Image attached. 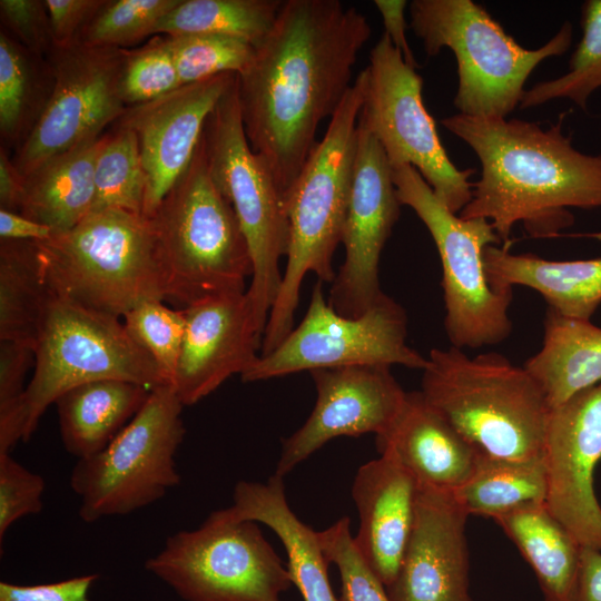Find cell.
I'll return each instance as SVG.
<instances>
[{"label": "cell", "mask_w": 601, "mask_h": 601, "mask_svg": "<svg viewBox=\"0 0 601 601\" xmlns=\"http://www.w3.org/2000/svg\"><path fill=\"white\" fill-rule=\"evenodd\" d=\"M371 33L366 17L338 0H284L272 30L236 75L246 137L283 198L318 142L319 124L352 87Z\"/></svg>", "instance_id": "1"}, {"label": "cell", "mask_w": 601, "mask_h": 601, "mask_svg": "<svg viewBox=\"0 0 601 601\" xmlns=\"http://www.w3.org/2000/svg\"><path fill=\"white\" fill-rule=\"evenodd\" d=\"M562 114L548 128L522 119L456 114L441 124L481 164L462 218H485L503 244L521 223L531 237L559 236L574 223L570 208H601V155H588L563 134Z\"/></svg>", "instance_id": "2"}, {"label": "cell", "mask_w": 601, "mask_h": 601, "mask_svg": "<svg viewBox=\"0 0 601 601\" xmlns=\"http://www.w3.org/2000/svg\"><path fill=\"white\" fill-rule=\"evenodd\" d=\"M366 86L365 68L331 117L324 137L284 198L289 224L287 260L262 337L260 355L270 353L294 328L305 276L314 273L322 283H333L336 276L332 263L342 243Z\"/></svg>", "instance_id": "3"}, {"label": "cell", "mask_w": 601, "mask_h": 601, "mask_svg": "<svg viewBox=\"0 0 601 601\" xmlns=\"http://www.w3.org/2000/svg\"><path fill=\"white\" fill-rule=\"evenodd\" d=\"M421 392L483 454L504 460L543 455L550 406L526 370L504 355L470 357L455 346L433 348Z\"/></svg>", "instance_id": "4"}, {"label": "cell", "mask_w": 601, "mask_h": 601, "mask_svg": "<svg viewBox=\"0 0 601 601\" xmlns=\"http://www.w3.org/2000/svg\"><path fill=\"white\" fill-rule=\"evenodd\" d=\"M165 302L181 308L244 293L253 275L249 247L230 203L215 186L204 140L191 162L149 217Z\"/></svg>", "instance_id": "5"}, {"label": "cell", "mask_w": 601, "mask_h": 601, "mask_svg": "<svg viewBox=\"0 0 601 601\" xmlns=\"http://www.w3.org/2000/svg\"><path fill=\"white\" fill-rule=\"evenodd\" d=\"M36 245L56 298L119 318L145 300L165 302L155 235L144 215L93 210Z\"/></svg>", "instance_id": "6"}, {"label": "cell", "mask_w": 601, "mask_h": 601, "mask_svg": "<svg viewBox=\"0 0 601 601\" xmlns=\"http://www.w3.org/2000/svg\"><path fill=\"white\" fill-rule=\"evenodd\" d=\"M107 378L149 390L165 385L154 361L119 317L53 297L35 347L33 375L16 410L0 420V453L27 442L61 394Z\"/></svg>", "instance_id": "7"}, {"label": "cell", "mask_w": 601, "mask_h": 601, "mask_svg": "<svg viewBox=\"0 0 601 601\" xmlns=\"http://www.w3.org/2000/svg\"><path fill=\"white\" fill-rule=\"evenodd\" d=\"M410 16L428 57L443 48L454 53L459 86L453 104L472 117L506 118L521 104L531 72L563 55L573 35L566 21L545 45L525 49L472 0H413Z\"/></svg>", "instance_id": "8"}, {"label": "cell", "mask_w": 601, "mask_h": 601, "mask_svg": "<svg viewBox=\"0 0 601 601\" xmlns=\"http://www.w3.org/2000/svg\"><path fill=\"white\" fill-rule=\"evenodd\" d=\"M203 140L209 175L233 206L249 247L253 275L246 294L264 334L282 284L289 224L274 177L246 137L236 77L209 115Z\"/></svg>", "instance_id": "9"}, {"label": "cell", "mask_w": 601, "mask_h": 601, "mask_svg": "<svg viewBox=\"0 0 601 601\" xmlns=\"http://www.w3.org/2000/svg\"><path fill=\"white\" fill-rule=\"evenodd\" d=\"M393 180L400 203L414 210L437 248L451 346L480 348L503 342L512 331V292H496L487 279L484 249L501 243L491 223L453 213L412 166L393 169Z\"/></svg>", "instance_id": "10"}, {"label": "cell", "mask_w": 601, "mask_h": 601, "mask_svg": "<svg viewBox=\"0 0 601 601\" xmlns=\"http://www.w3.org/2000/svg\"><path fill=\"white\" fill-rule=\"evenodd\" d=\"M183 408L173 386H158L102 451L78 460L70 486L82 521L130 514L179 484L175 456L185 437Z\"/></svg>", "instance_id": "11"}, {"label": "cell", "mask_w": 601, "mask_h": 601, "mask_svg": "<svg viewBox=\"0 0 601 601\" xmlns=\"http://www.w3.org/2000/svg\"><path fill=\"white\" fill-rule=\"evenodd\" d=\"M145 568L186 601H280L293 582L257 522L224 509L167 538Z\"/></svg>", "instance_id": "12"}, {"label": "cell", "mask_w": 601, "mask_h": 601, "mask_svg": "<svg viewBox=\"0 0 601 601\" xmlns=\"http://www.w3.org/2000/svg\"><path fill=\"white\" fill-rule=\"evenodd\" d=\"M406 337V312L385 293L361 316L345 317L329 306L318 280L299 325L270 353L259 355L240 377L258 382L352 365H402L423 371L427 358L408 346Z\"/></svg>", "instance_id": "13"}, {"label": "cell", "mask_w": 601, "mask_h": 601, "mask_svg": "<svg viewBox=\"0 0 601 601\" xmlns=\"http://www.w3.org/2000/svg\"><path fill=\"white\" fill-rule=\"evenodd\" d=\"M367 86L358 121L380 141L393 169L414 167L453 213L471 200L474 169H459L449 158L426 110L423 79L403 59L386 33L370 53Z\"/></svg>", "instance_id": "14"}, {"label": "cell", "mask_w": 601, "mask_h": 601, "mask_svg": "<svg viewBox=\"0 0 601 601\" xmlns=\"http://www.w3.org/2000/svg\"><path fill=\"white\" fill-rule=\"evenodd\" d=\"M47 60L53 77L49 100L12 159L22 177L98 139L127 108L119 91L122 48L75 42L53 47Z\"/></svg>", "instance_id": "15"}, {"label": "cell", "mask_w": 601, "mask_h": 601, "mask_svg": "<svg viewBox=\"0 0 601 601\" xmlns=\"http://www.w3.org/2000/svg\"><path fill=\"white\" fill-rule=\"evenodd\" d=\"M402 204L393 168L376 137L359 121L351 196L342 235L345 258L332 283L328 304L339 315L358 317L383 294L382 250Z\"/></svg>", "instance_id": "16"}, {"label": "cell", "mask_w": 601, "mask_h": 601, "mask_svg": "<svg viewBox=\"0 0 601 601\" xmlns=\"http://www.w3.org/2000/svg\"><path fill=\"white\" fill-rule=\"evenodd\" d=\"M543 457L546 508L583 548L601 551V505L593 485L601 463V382L550 408Z\"/></svg>", "instance_id": "17"}, {"label": "cell", "mask_w": 601, "mask_h": 601, "mask_svg": "<svg viewBox=\"0 0 601 601\" xmlns=\"http://www.w3.org/2000/svg\"><path fill=\"white\" fill-rule=\"evenodd\" d=\"M316 402L306 422L284 440L275 474L283 476L332 439L383 434L406 392L387 365H352L309 372Z\"/></svg>", "instance_id": "18"}, {"label": "cell", "mask_w": 601, "mask_h": 601, "mask_svg": "<svg viewBox=\"0 0 601 601\" xmlns=\"http://www.w3.org/2000/svg\"><path fill=\"white\" fill-rule=\"evenodd\" d=\"M236 73L180 86L154 100L129 106L115 122L137 137L147 178L142 215L151 217L188 168L206 121Z\"/></svg>", "instance_id": "19"}, {"label": "cell", "mask_w": 601, "mask_h": 601, "mask_svg": "<svg viewBox=\"0 0 601 601\" xmlns=\"http://www.w3.org/2000/svg\"><path fill=\"white\" fill-rule=\"evenodd\" d=\"M186 326L173 387L193 405L259 356L263 334L244 293L205 298L184 308Z\"/></svg>", "instance_id": "20"}, {"label": "cell", "mask_w": 601, "mask_h": 601, "mask_svg": "<svg viewBox=\"0 0 601 601\" xmlns=\"http://www.w3.org/2000/svg\"><path fill=\"white\" fill-rule=\"evenodd\" d=\"M467 516L452 492L418 485L412 533L386 588L391 601H472Z\"/></svg>", "instance_id": "21"}, {"label": "cell", "mask_w": 601, "mask_h": 601, "mask_svg": "<svg viewBox=\"0 0 601 601\" xmlns=\"http://www.w3.org/2000/svg\"><path fill=\"white\" fill-rule=\"evenodd\" d=\"M417 489L412 474L386 452L363 464L353 481L359 516L354 543L385 588L400 570L412 533Z\"/></svg>", "instance_id": "22"}, {"label": "cell", "mask_w": 601, "mask_h": 601, "mask_svg": "<svg viewBox=\"0 0 601 601\" xmlns=\"http://www.w3.org/2000/svg\"><path fill=\"white\" fill-rule=\"evenodd\" d=\"M380 453L393 455L418 485L454 492L475 471L483 453L428 404L421 391L406 392L392 425L376 436Z\"/></svg>", "instance_id": "23"}, {"label": "cell", "mask_w": 601, "mask_h": 601, "mask_svg": "<svg viewBox=\"0 0 601 601\" xmlns=\"http://www.w3.org/2000/svg\"><path fill=\"white\" fill-rule=\"evenodd\" d=\"M224 511L234 520L263 523L275 532L286 550L293 585L297 587L304 601H339L329 583V562L317 532L303 523L289 508L283 476L274 474L266 483L238 482L233 504Z\"/></svg>", "instance_id": "24"}, {"label": "cell", "mask_w": 601, "mask_h": 601, "mask_svg": "<svg viewBox=\"0 0 601 601\" xmlns=\"http://www.w3.org/2000/svg\"><path fill=\"white\" fill-rule=\"evenodd\" d=\"M511 244L484 249L489 283L496 292H512L514 285L541 294L549 308L581 319H590L601 303V257L549 260L535 254H512Z\"/></svg>", "instance_id": "25"}, {"label": "cell", "mask_w": 601, "mask_h": 601, "mask_svg": "<svg viewBox=\"0 0 601 601\" xmlns=\"http://www.w3.org/2000/svg\"><path fill=\"white\" fill-rule=\"evenodd\" d=\"M151 390L124 380L80 384L55 402L65 450L78 460L102 451L135 417Z\"/></svg>", "instance_id": "26"}, {"label": "cell", "mask_w": 601, "mask_h": 601, "mask_svg": "<svg viewBox=\"0 0 601 601\" xmlns=\"http://www.w3.org/2000/svg\"><path fill=\"white\" fill-rule=\"evenodd\" d=\"M107 134L55 156L23 177L19 213L56 233L66 231L92 211L95 171Z\"/></svg>", "instance_id": "27"}, {"label": "cell", "mask_w": 601, "mask_h": 601, "mask_svg": "<svg viewBox=\"0 0 601 601\" xmlns=\"http://www.w3.org/2000/svg\"><path fill=\"white\" fill-rule=\"evenodd\" d=\"M541 349L523 365L550 408L601 382V327L548 307Z\"/></svg>", "instance_id": "28"}, {"label": "cell", "mask_w": 601, "mask_h": 601, "mask_svg": "<svg viewBox=\"0 0 601 601\" xmlns=\"http://www.w3.org/2000/svg\"><path fill=\"white\" fill-rule=\"evenodd\" d=\"M534 571L545 601H573L582 545L545 503L493 519Z\"/></svg>", "instance_id": "29"}, {"label": "cell", "mask_w": 601, "mask_h": 601, "mask_svg": "<svg viewBox=\"0 0 601 601\" xmlns=\"http://www.w3.org/2000/svg\"><path fill=\"white\" fill-rule=\"evenodd\" d=\"M51 295L35 242H0V341L35 349Z\"/></svg>", "instance_id": "30"}, {"label": "cell", "mask_w": 601, "mask_h": 601, "mask_svg": "<svg viewBox=\"0 0 601 601\" xmlns=\"http://www.w3.org/2000/svg\"><path fill=\"white\" fill-rule=\"evenodd\" d=\"M452 493L467 515L491 519L544 504L548 497L544 457L504 460L483 454L470 479Z\"/></svg>", "instance_id": "31"}, {"label": "cell", "mask_w": 601, "mask_h": 601, "mask_svg": "<svg viewBox=\"0 0 601 601\" xmlns=\"http://www.w3.org/2000/svg\"><path fill=\"white\" fill-rule=\"evenodd\" d=\"M47 58L39 57L4 29L0 32V132L17 148L40 118L52 90Z\"/></svg>", "instance_id": "32"}, {"label": "cell", "mask_w": 601, "mask_h": 601, "mask_svg": "<svg viewBox=\"0 0 601 601\" xmlns=\"http://www.w3.org/2000/svg\"><path fill=\"white\" fill-rule=\"evenodd\" d=\"M283 1L180 0L159 21L155 35H220L256 47L272 30Z\"/></svg>", "instance_id": "33"}, {"label": "cell", "mask_w": 601, "mask_h": 601, "mask_svg": "<svg viewBox=\"0 0 601 601\" xmlns=\"http://www.w3.org/2000/svg\"><path fill=\"white\" fill-rule=\"evenodd\" d=\"M95 171L93 210L120 209L142 215L147 178L134 131L114 126Z\"/></svg>", "instance_id": "34"}, {"label": "cell", "mask_w": 601, "mask_h": 601, "mask_svg": "<svg viewBox=\"0 0 601 601\" xmlns=\"http://www.w3.org/2000/svg\"><path fill=\"white\" fill-rule=\"evenodd\" d=\"M581 27L582 37L571 56L568 72L525 90L521 108L569 99L587 110L591 95L601 89V0L583 3Z\"/></svg>", "instance_id": "35"}, {"label": "cell", "mask_w": 601, "mask_h": 601, "mask_svg": "<svg viewBox=\"0 0 601 601\" xmlns=\"http://www.w3.org/2000/svg\"><path fill=\"white\" fill-rule=\"evenodd\" d=\"M121 318L131 338L154 361L165 385L173 386L185 334L184 308L173 309L164 300L151 299Z\"/></svg>", "instance_id": "36"}, {"label": "cell", "mask_w": 601, "mask_h": 601, "mask_svg": "<svg viewBox=\"0 0 601 601\" xmlns=\"http://www.w3.org/2000/svg\"><path fill=\"white\" fill-rule=\"evenodd\" d=\"M168 37L181 86L221 73H239L253 58L255 47L244 40L210 33Z\"/></svg>", "instance_id": "37"}, {"label": "cell", "mask_w": 601, "mask_h": 601, "mask_svg": "<svg viewBox=\"0 0 601 601\" xmlns=\"http://www.w3.org/2000/svg\"><path fill=\"white\" fill-rule=\"evenodd\" d=\"M180 0H106L79 35L89 46L122 48L154 35Z\"/></svg>", "instance_id": "38"}, {"label": "cell", "mask_w": 601, "mask_h": 601, "mask_svg": "<svg viewBox=\"0 0 601 601\" xmlns=\"http://www.w3.org/2000/svg\"><path fill=\"white\" fill-rule=\"evenodd\" d=\"M180 86L166 35L156 36L138 49L122 48L119 91L127 107L154 100Z\"/></svg>", "instance_id": "39"}, {"label": "cell", "mask_w": 601, "mask_h": 601, "mask_svg": "<svg viewBox=\"0 0 601 601\" xmlns=\"http://www.w3.org/2000/svg\"><path fill=\"white\" fill-rule=\"evenodd\" d=\"M317 536L327 561L338 569L339 601H391L385 585L357 551L347 516L318 531Z\"/></svg>", "instance_id": "40"}, {"label": "cell", "mask_w": 601, "mask_h": 601, "mask_svg": "<svg viewBox=\"0 0 601 601\" xmlns=\"http://www.w3.org/2000/svg\"><path fill=\"white\" fill-rule=\"evenodd\" d=\"M45 480L18 463L10 453H0V543L19 519L43 508Z\"/></svg>", "instance_id": "41"}, {"label": "cell", "mask_w": 601, "mask_h": 601, "mask_svg": "<svg viewBox=\"0 0 601 601\" xmlns=\"http://www.w3.org/2000/svg\"><path fill=\"white\" fill-rule=\"evenodd\" d=\"M0 16L12 38L32 53L47 58L55 43L45 1L1 0Z\"/></svg>", "instance_id": "42"}, {"label": "cell", "mask_w": 601, "mask_h": 601, "mask_svg": "<svg viewBox=\"0 0 601 601\" xmlns=\"http://www.w3.org/2000/svg\"><path fill=\"white\" fill-rule=\"evenodd\" d=\"M31 365H35L32 347L0 341V420L18 406L27 387L24 380Z\"/></svg>", "instance_id": "43"}, {"label": "cell", "mask_w": 601, "mask_h": 601, "mask_svg": "<svg viewBox=\"0 0 601 601\" xmlns=\"http://www.w3.org/2000/svg\"><path fill=\"white\" fill-rule=\"evenodd\" d=\"M106 0H45L55 47L78 41L79 35Z\"/></svg>", "instance_id": "44"}, {"label": "cell", "mask_w": 601, "mask_h": 601, "mask_svg": "<svg viewBox=\"0 0 601 601\" xmlns=\"http://www.w3.org/2000/svg\"><path fill=\"white\" fill-rule=\"evenodd\" d=\"M97 579V574H89L35 585L1 581L0 601H89V590Z\"/></svg>", "instance_id": "45"}, {"label": "cell", "mask_w": 601, "mask_h": 601, "mask_svg": "<svg viewBox=\"0 0 601 601\" xmlns=\"http://www.w3.org/2000/svg\"><path fill=\"white\" fill-rule=\"evenodd\" d=\"M375 7L382 16L385 32L393 46L402 53L404 61L412 68L418 67L406 38L405 0H375Z\"/></svg>", "instance_id": "46"}, {"label": "cell", "mask_w": 601, "mask_h": 601, "mask_svg": "<svg viewBox=\"0 0 601 601\" xmlns=\"http://www.w3.org/2000/svg\"><path fill=\"white\" fill-rule=\"evenodd\" d=\"M55 231L49 226L20 213L0 209V239L20 242H46Z\"/></svg>", "instance_id": "47"}, {"label": "cell", "mask_w": 601, "mask_h": 601, "mask_svg": "<svg viewBox=\"0 0 601 601\" xmlns=\"http://www.w3.org/2000/svg\"><path fill=\"white\" fill-rule=\"evenodd\" d=\"M573 601H601V551L582 548Z\"/></svg>", "instance_id": "48"}, {"label": "cell", "mask_w": 601, "mask_h": 601, "mask_svg": "<svg viewBox=\"0 0 601 601\" xmlns=\"http://www.w3.org/2000/svg\"><path fill=\"white\" fill-rule=\"evenodd\" d=\"M23 191V177L9 158L4 148L0 149V209L19 213Z\"/></svg>", "instance_id": "49"}]
</instances>
